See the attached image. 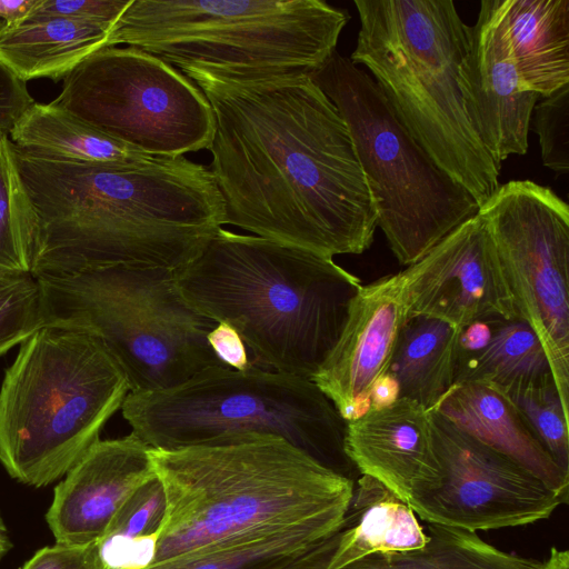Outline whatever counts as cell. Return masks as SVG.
<instances>
[{"instance_id":"obj_1","label":"cell","mask_w":569,"mask_h":569,"mask_svg":"<svg viewBox=\"0 0 569 569\" xmlns=\"http://www.w3.org/2000/svg\"><path fill=\"white\" fill-rule=\"evenodd\" d=\"M214 117L209 167L224 224L317 253L360 254L378 218L348 127L312 76L178 69Z\"/></svg>"},{"instance_id":"obj_2","label":"cell","mask_w":569,"mask_h":569,"mask_svg":"<svg viewBox=\"0 0 569 569\" xmlns=\"http://www.w3.org/2000/svg\"><path fill=\"white\" fill-rule=\"evenodd\" d=\"M16 156L38 220L36 278L119 264L177 270L224 224L209 167L184 156L127 163L57 161L17 148Z\"/></svg>"},{"instance_id":"obj_3","label":"cell","mask_w":569,"mask_h":569,"mask_svg":"<svg viewBox=\"0 0 569 569\" xmlns=\"http://www.w3.org/2000/svg\"><path fill=\"white\" fill-rule=\"evenodd\" d=\"M149 453L166 497L152 565L306 525L340 526L355 486L274 436Z\"/></svg>"},{"instance_id":"obj_4","label":"cell","mask_w":569,"mask_h":569,"mask_svg":"<svg viewBox=\"0 0 569 569\" xmlns=\"http://www.w3.org/2000/svg\"><path fill=\"white\" fill-rule=\"evenodd\" d=\"M174 280L196 309L239 333L256 362L310 380L362 286L331 257L223 228Z\"/></svg>"},{"instance_id":"obj_5","label":"cell","mask_w":569,"mask_h":569,"mask_svg":"<svg viewBox=\"0 0 569 569\" xmlns=\"http://www.w3.org/2000/svg\"><path fill=\"white\" fill-rule=\"evenodd\" d=\"M360 20L350 60L373 76L396 117L479 208L500 167L470 121L462 63L471 27L451 0H355Z\"/></svg>"},{"instance_id":"obj_6","label":"cell","mask_w":569,"mask_h":569,"mask_svg":"<svg viewBox=\"0 0 569 569\" xmlns=\"http://www.w3.org/2000/svg\"><path fill=\"white\" fill-rule=\"evenodd\" d=\"M129 385L93 336L43 326L20 343L0 388V462L19 482L58 480L100 440Z\"/></svg>"},{"instance_id":"obj_7","label":"cell","mask_w":569,"mask_h":569,"mask_svg":"<svg viewBox=\"0 0 569 569\" xmlns=\"http://www.w3.org/2000/svg\"><path fill=\"white\" fill-rule=\"evenodd\" d=\"M348 20L322 0H131L108 47L138 48L178 69L313 76L337 51Z\"/></svg>"},{"instance_id":"obj_8","label":"cell","mask_w":569,"mask_h":569,"mask_svg":"<svg viewBox=\"0 0 569 569\" xmlns=\"http://www.w3.org/2000/svg\"><path fill=\"white\" fill-rule=\"evenodd\" d=\"M37 279L44 326L97 338L123 371L129 392L168 389L228 368L208 342L218 322L183 297L174 270L119 264Z\"/></svg>"},{"instance_id":"obj_9","label":"cell","mask_w":569,"mask_h":569,"mask_svg":"<svg viewBox=\"0 0 569 569\" xmlns=\"http://www.w3.org/2000/svg\"><path fill=\"white\" fill-rule=\"evenodd\" d=\"M123 418L149 448L212 446L274 436L352 479L347 421L310 379L252 367L217 368L168 389L129 392Z\"/></svg>"},{"instance_id":"obj_10","label":"cell","mask_w":569,"mask_h":569,"mask_svg":"<svg viewBox=\"0 0 569 569\" xmlns=\"http://www.w3.org/2000/svg\"><path fill=\"white\" fill-rule=\"evenodd\" d=\"M312 78L348 127L378 227L401 264L478 213L473 196L416 141L366 71L336 51Z\"/></svg>"},{"instance_id":"obj_11","label":"cell","mask_w":569,"mask_h":569,"mask_svg":"<svg viewBox=\"0 0 569 569\" xmlns=\"http://www.w3.org/2000/svg\"><path fill=\"white\" fill-rule=\"evenodd\" d=\"M50 103L152 157L209 149L214 134L212 109L194 82L133 47L93 52Z\"/></svg>"},{"instance_id":"obj_12","label":"cell","mask_w":569,"mask_h":569,"mask_svg":"<svg viewBox=\"0 0 569 569\" xmlns=\"http://www.w3.org/2000/svg\"><path fill=\"white\" fill-rule=\"evenodd\" d=\"M518 318L539 338L569 405V207L530 180L499 184L479 208Z\"/></svg>"},{"instance_id":"obj_13","label":"cell","mask_w":569,"mask_h":569,"mask_svg":"<svg viewBox=\"0 0 569 569\" xmlns=\"http://www.w3.org/2000/svg\"><path fill=\"white\" fill-rule=\"evenodd\" d=\"M437 478L415 489L408 506L427 521L469 532L549 518L563 499L529 470L431 410Z\"/></svg>"},{"instance_id":"obj_14","label":"cell","mask_w":569,"mask_h":569,"mask_svg":"<svg viewBox=\"0 0 569 569\" xmlns=\"http://www.w3.org/2000/svg\"><path fill=\"white\" fill-rule=\"evenodd\" d=\"M408 313L463 328L518 318L485 219L477 213L399 272Z\"/></svg>"},{"instance_id":"obj_15","label":"cell","mask_w":569,"mask_h":569,"mask_svg":"<svg viewBox=\"0 0 569 569\" xmlns=\"http://www.w3.org/2000/svg\"><path fill=\"white\" fill-rule=\"evenodd\" d=\"M408 315L399 272L361 286L353 297L338 341L311 379L346 421L369 409Z\"/></svg>"},{"instance_id":"obj_16","label":"cell","mask_w":569,"mask_h":569,"mask_svg":"<svg viewBox=\"0 0 569 569\" xmlns=\"http://www.w3.org/2000/svg\"><path fill=\"white\" fill-rule=\"evenodd\" d=\"M467 111L493 161L525 154L533 108L540 96L521 87L495 0H482L462 63Z\"/></svg>"},{"instance_id":"obj_17","label":"cell","mask_w":569,"mask_h":569,"mask_svg":"<svg viewBox=\"0 0 569 569\" xmlns=\"http://www.w3.org/2000/svg\"><path fill=\"white\" fill-rule=\"evenodd\" d=\"M150 448L133 432L98 440L66 473L46 520L57 543H98L126 500L156 476Z\"/></svg>"},{"instance_id":"obj_18","label":"cell","mask_w":569,"mask_h":569,"mask_svg":"<svg viewBox=\"0 0 569 569\" xmlns=\"http://www.w3.org/2000/svg\"><path fill=\"white\" fill-rule=\"evenodd\" d=\"M345 447L356 470L405 502L438 476L431 410L407 398L348 420Z\"/></svg>"},{"instance_id":"obj_19","label":"cell","mask_w":569,"mask_h":569,"mask_svg":"<svg viewBox=\"0 0 569 569\" xmlns=\"http://www.w3.org/2000/svg\"><path fill=\"white\" fill-rule=\"evenodd\" d=\"M428 541L408 503L378 480L361 475L340 526L307 553L323 569H341L376 553L422 549Z\"/></svg>"},{"instance_id":"obj_20","label":"cell","mask_w":569,"mask_h":569,"mask_svg":"<svg viewBox=\"0 0 569 569\" xmlns=\"http://www.w3.org/2000/svg\"><path fill=\"white\" fill-rule=\"evenodd\" d=\"M435 410L465 433L529 470L568 502L569 476L502 391L480 382L455 385Z\"/></svg>"},{"instance_id":"obj_21","label":"cell","mask_w":569,"mask_h":569,"mask_svg":"<svg viewBox=\"0 0 569 569\" xmlns=\"http://www.w3.org/2000/svg\"><path fill=\"white\" fill-rule=\"evenodd\" d=\"M549 379L553 376L543 347L522 319L492 317L461 329L455 385L510 390Z\"/></svg>"},{"instance_id":"obj_22","label":"cell","mask_w":569,"mask_h":569,"mask_svg":"<svg viewBox=\"0 0 569 569\" xmlns=\"http://www.w3.org/2000/svg\"><path fill=\"white\" fill-rule=\"evenodd\" d=\"M521 87L546 98L569 84V0H495Z\"/></svg>"},{"instance_id":"obj_23","label":"cell","mask_w":569,"mask_h":569,"mask_svg":"<svg viewBox=\"0 0 569 569\" xmlns=\"http://www.w3.org/2000/svg\"><path fill=\"white\" fill-rule=\"evenodd\" d=\"M111 27L62 18L6 26L0 22V62L27 83L63 80L93 52L108 47Z\"/></svg>"},{"instance_id":"obj_24","label":"cell","mask_w":569,"mask_h":569,"mask_svg":"<svg viewBox=\"0 0 569 569\" xmlns=\"http://www.w3.org/2000/svg\"><path fill=\"white\" fill-rule=\"evenodd\" d=\"M461 329L439 318L408 315L387 373L397 398L437 408L455 385Z\"/></svg>"},{"instance_id":"obj_25","label":"cell","mask_w":569,"mask_h":569,"mask_svg":"<svg viewBox=\"0 0 569 569\" xmlns=\"http://www.w3.org/2000/svg\"><path fill=\"white\" fill-rule=\"evenodd\" d=\"M8 136L18 150L57 161L127 163L152 157L51 103L34 101Z\"/></svg>"},{"instance_id":"obj_26","label":"cell","mask_w":569,"mask_h":569,"mask_svg":"<svg viewBox=\"0 0 569 569\" xmlns=\"http://www.w3.org/2000/svg\"><path fill=\"white\" fill-rule=\"evenodd\" d=\"M428 536L422 549L376 553L341 569H542L543 561L502 551L476 532L428 525ZM280 569L323 568L305 551Z\"/></svg>"},{"instance_id":"obj_27","label":"cell","mask_w":569,"mask_h":569,"mask_svg":"<svg viewBox=\"0 0 569 569\" xmlns=\"http://www.w3.org/2000/svg\"><path fill=\"white\" fill-rule=\"evenodd\" d=\"M164 515V491L156 475L126 500L98 542L107 569L152 566Z\"/></svg>"},{"instance_id":"obj_28","label":"cell","mask_w":569,"mask_h":569,"mask_svg":"<svg viewBox=\"0 0 569 569\" xmlns=\"http://www.w3.org/2000/svg\"><path fill=\"white\" fill-rule=\"evenodd\" d=\"M339 526L313 523L192 553L147 569H280L330 536Z\"/></svg>"},{"instance_id":"obj_29","label":"cell","mask_w":569,"mask_h":569,"mask_svg":"<svg viewBox=\"0 0 569 569\" xmlns=\"http://www.w3.org/2000/svg\"><path fill=\"white\" fill-rule=\"evenodd\" d=\"M38 220L16 148L0 132V272L31 273Z\"/></svg>"},{"instance_id":"obj_30","label":"cell","mask_w":569,"mask_h":569,"mask_svg":"<svg viewBox=\"0 0 569 569\" xmlns=\"http://www.w3.org/2000/svg\"><path fill=\"white\" fill-rule=\"evenodd\" d=\"M500 391L516 406L557 466L569 476L568 411L555 380Z\"/></svg>"},{"instance_id":"obj_31","label":"cell","mask_w":569,"mask_h":569,"mask_svg":"<svg viewBox=\"0 0 569 569\" xmlns=\"http://www.w3.org/2000/svg\"><path fill=\"white\" fill-rule=\"evenodd\" d=\"M42 293L31 273L0 272V356L44 326Z\"/></svg>"},{"instance_id":"obj_32","label":"cell","mask_w":569,"mask_h":569,"mask_svg":"<svg viewBox=\"0 0 569 569\" xmlns=\"http://www.w3.org/2000/svg\"><path fill=\"white\" fill-rule=\"evenodd\" d=\"M530 128L539 138L545 167L558 174L569 171V84L533 108Z\"/></svg>"},{"instance_id":"obj_33","label":"cell","mask_w":569,"mask_h":569,"mask_svg":"<svg viewBox=\"0 0 569 569\" xmlns=\"http://www.w3.org/2000/svg\"><path fill=\"white\" fill-rule=\"evenodd\" d=\"M131 0H38L22 22L62 18L111 27ZM21 22V23H22Z\"/></svg>"},{"instance_id":"obj_34","label":"cell","mask_w":569,"mask_h":569,"mask_svg":"<svg viewBox=\"0 0 569 569\" xmlns=\"http://www.w3.org/2000/svg\"><path fill=\"white\" fill-rule=\"evenodd\" d=\"M21 569H107L98 543H57L38 550Z\"/></svg>"},{"instance_id":"obj_35","label":"cell","mask_w":569,"mask_h":569,"mask_svg":"<svg viewBox=\"0 0 569 569\" xmlns=\"http://www.w3.org/2000/svg\"><path fill=\"white\" fill-rule=\"evenodd\" d=\"M33 102L27 83L0 62V132L9 134Z\"/></svg>"},{"instance_id":"obj_36","label":"cell","mask_w":569,"mask_h":569,"mask_svg":"<svg viewBox=\"0 0 569 569\" xmlns=\"http://www.w3.org/2000/svg\"><path fill=\"white\" fill-rule=\"evenodd\" d=\"M208 342L218 359L228 368L244 371L256 366L239 333L229 325L218 323L208 335Z\"/></svg>"},{"instance_id":"obj_37","label":"cell","mask_w":569,"mask_h":569,"mask_svg":"<svg viewBox=\"0 0 569 569\" xmlns=\"http://www.w3.org/2000/svg\"><path fill=\"white\" fill-rule=\"evenodd\" d=\"M38 0H0V19L6 26L23 21Z\"/></svg>"},{"instance_id":"obj_38","label":"cell","mask_w":569,"mask_h":569,"mask_svg":"<svg viewBox=\"0 0 569 569\" xmlns=\"http://www.w3.org/2000/svg\"><path fill=\"white\" fill-rule=\"evenodd\" d=\"M397 398V388L392 379L386 375L373 387L369 409H379L393 402Z\"/></svg>"},{"instance_id":"obj_39","label":"cell","mask_w":569,"mask_h":569,"mask_svg":"<svg viewBox=\"0 0 569 569\" xmlns=\"http://www.w3.org/2000/svg\"><path fill=\"white\" fill-rule=\"evenodd\" d=\"M542 569H569V551L552 547L549 557L543 560Z\"/></svg>"},{"instance_id":"obj_40","label":"cell","mask_w":569,"mask_h":569,"mask_svg":"<svg viewBox=\"0 0 569 569\" xmlns=\"http://www.w3.org/2000/svg\"><path fill=\"white\" fill-rule=\"evenodd\" d=\"M8 548H9V541L7 538V531H6L4 525L2 522V519L0 517V559L7 552Z\"/></svg>"},{"instance_id":"obj_41","label":"cell","mask_w":569,"mask_h":569,"mask_svg":"<svg viewBox=\"0 0 569 569\" xmlns=\"http://www.w3.org/2000/svg\"><path fill=\"white\" fill-rule=\"evenodd\" d=\"M2 133V132H1Z\"/></svg>"}]
</instances>
